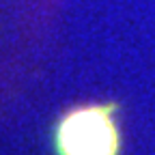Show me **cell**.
Returning a JSON list of instances; mask_svg holds the SVG:
<instances>
[{
  "mask_svg": "<svg viewBox=\"0 0 155 155\" xmlns=\"http://www.w3.org/2000/svg\"><path fill=\"white\" fill-rule=\"evenodd\" d=\"M116 106H82L67 112L56 129L61 155H119L121 136L114 121Z\"/></svg>",
  "mask_w": 155,
  "mask_h": 155,
  "instance_id": "obj_1",
  "label": "cell"
}]
</instances>
